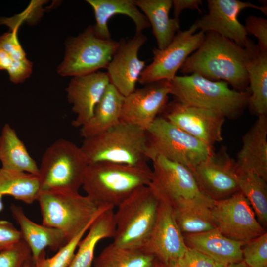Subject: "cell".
Returning a JSON list of instances; mask_svg holds the SVG:
<instances>
[{
    "label": "cell",
    "instance_id": "obj_1",
    "mask_svg": "<svg viewBox=\"0 0 267 267\" xmlns=\"http://www.w3.org/2000/svg\"><path fill=\"white\" fill-rule=\"evenodd\" d=\"M254 42L242 47L219 34L207 32L199 47L180 68L183 75L198 74L212 81H223L234 89L249 90L246 65Z\"/></svg>",
    "mask_w": 267,
    "mask_h": 267
},
{
    "label": "cell",
    "instance_id": "obj_2",
    "mask_svg": "<svg viewBox=\"0 0 267 267\" xmlns=\"http://www.w3.org/2000/svg\"><path fill=\"white\" fill-rule=\"evenodd\" d=\"M152 169L138 166L98 162L89 164L82 187L98 207H118L138 188L150 184Z\"/></svg>",
    "mask_w": 267,
    "mask_h": 267
},
{
    "label": "cell",
    "instance_id": "obj_3",
    "mask_svg": "<svg viewBox=\"0 0 267 267\" xmlns=\"http://www.w3.org/2000/svg\"><path fill=\"white\" fill-rule=\"evenodd\" d=\"M170 94L181 103L234 118L248 106L249 90L231 89L223 81H212L198 74L177 76L169 81Z\"/></svg>",
    "mask_w": 267,
    "mask_h": 267
},
{
    "label": "cell",
    "instance_id": "obj_4",
    "mask_svg": "<svg viewBox=\"0 0 267 267\" xmlns=\"http://www.w3.org/2000/svg\"><path fill=\"white\" fill-rule=\"evenodd\" d=\"M146 142V130L121 121L101 134L84 138L80 147L89 164L138 166L147 164Z\"/></svg>",
    "mask_w": 267,
    "mask_h": 267
},
{
    "label": "cell",
    "instance_id": "obj_5",
    "mask_svg": "<svg viewBox=\"0 0 267 267\" xmlns=\"http://www.w3.org/2000/svg\"><path fill=\"white\" fill-rule=\"evenodd\" d=\"M152 162L149 186L160 200L174 210L212 209L214 200L202 189L188 167L161 156Z\"/></svg>",
    "mask_w": 267,
    "mask_h": 267
},
{
    "label": "cell",
    "instance_id": "obj_6",
    "mask_svg": "<svg viewBox=\"0 0 267 267\" xmlns=\"http://www.w3.org/2000/svg\"><path fill=\"white\" fill-rule=\"evenodd\" d=\"M39 202L42 224L61 230L67 242L104 211L113 208L98 207L86 195L79 192L42 190Z\"/></svg>",
    "mask_w": 267,
    "mask_h": 267
},
{
    "label": "cell",
    "instance_id": "obj_7",
    "mask_svg": "<svg viewBox=\"0 0 267 267\" xmlns=\"http://www.w3.org/2000/svg\"><path fill=\"white\" fill-rule=\"evenodd\" d=\"M146 132L148 160L161 156L191 169L214 152V147L189 134L163 116L157 117Z\"/></svg>",
    "mask_w": 267,
    "mask_h": 267
},
{
    "label": "cell",
    "instance_id": "obj_8",
    "mask_svg": "<svg viewBox=\"0 0 267 267\" xmlns=\"http://www.w3.org/2000/svg\"><path fill=\"white\" fill-rule=\"evenodd\" d=\"M159 199L149 185L134 191L114 212L116 223L113 243L125 248L140 249L154 224Z\"/></svg>",
    "mask_w": 267,
    "mask_h": 267
},
{
    "label": "cell",
    "instance_id": "obj_9",
    "mask_svg": "<svg viewBox=\"0 0 267 267\" xmlns=\"http://www.w3.org/2000/svg\"><path fill=\"white\" fill-rule=\"evenodd\" d=\"M88 165L80 146L63 138L55 141L39 166L42 190L79 192Z\"/></svg>",
    "mask_w": 267,
    "mask_h": 267
},
{
    "label": "cell",
    "instance_id": "obj_10",
    "mask_svg": "<svg viewBox=\"0 0 267 267\" xmlns=\"http://www.w3.org/2000/svg\"><path fill=\"white\" fill-rule=\"evenodd\" d=\"M119 45V41L98 36L89 25L67 42L65 57L58 73L74 77L107 69Z\"/></svg>",
    "mask_w": 267,
    "mask_h": 267
},
{
    "label": "cell",
    "instance_id": "obj_11",
    "mask_svg": "<svg viewBox=\"0 0 267 267\" xmlns=\"http://www.w3.org/2000/svg\"><path fill=\"white\" fill-rule=\"evenodd\" d=\"M192 24L187 30H179L170 44L164 49H153L152 62L146 66L138 82L143 85L160 80H172L186 59L202 43L205 32Z\"/></svg>",
    "mask_w": 267,
    "mask_h": 267
},
{
    "label": "cell",
    "instance_id": "obj_12",
    "mask_svg": "<svg viewBox=\"0 0 267 267\" xmlns=\"http://www.w3.org/2000/svg\"><path fill=\"white\" fill-rule=\"evenodd\" d=\"M211 211L217 228L231 239L246 243L266 232L240 191L227 198L214 200Z\"/></svg>",
    "mask_w": 267,
    "mask_h": 267
},
{
    "label": "cell",
    "instance_id": "obj_13",
    "mask_svg": "<svg viewBox=\"0 0 267 267\" xmlns=\"http://www.w3.org/2000/svg\"><path fill=\"white\" fill-rule=\"evenodd\" d=\"M208 12L193 24L205 33L212 32L227 38L245 48L250 39L243 25L238 20L240 12L252 8L267 14V5L257 6L238 0H208Z\"/></svg>",
    "mask_w": 267,
    "mask_h": 267
},
{
    "label": "cell",
    "instance_id": "obj_14",
    "mask_svg": "<svg viewBox=\"0 0 267 267\" xmlns=\"http://www.w3.org/2000/svg\"><path fill=\"white\" fill-rule=\"evenodd\" d=\"M162 112L168 121L210 146L223 140L225 118L221 114L188 106L176 99L167 103Z\"/></svg>",
    "mask_w": 267,
    "mask_h": 267
},
{
    "label": "cell",
    "instance_id": "obj_15",
    "mask_svg": "<svg viewBox=\"0 0 267 267\" xmlns=\"http://www.w3.org/2000/svg\"><path fill=\"white\" fill-rule=\"evenodd\" d=\"M187 249L173 208L159 200L154 224L148 239L140 249L166 266L182 258Z\"/></svg>",
    "mask_w": 267,
    "mask_h": 267
},
{
    "label": "cell",
    "instance_id": "obj_16",
    "mask_svg": "<svg viewBox=\"0 0 267 267\" xmlns=\"http://www.w3.org/2000/svg\"><path fill=\"white\" fill-rule=\"evenodd\" d=\"M189 169L202 189L214 200L227 198L239 191L236 161L225 148Z\"/></svg>",
    "mask_w": 267,
    "mask_h": 267
},
{
    "label": "cell",
    "instance_id": "obj_17",
    "mask_svg": "<svg viewBox=\"0 0 267 267\" xmlns=\"http://www.w3.org/2000/svg\"><path fill=\"white\" fill-rule=\"evenodd\" d=\"M169 81L163 80L144 85L125 97L120 121L145 130L168 103Z\"/></svg>",
    "mask_w": 267,
    "mask_h": 267
},
{
    "label": "cell",
    "instance_id": "obj_18",
    "mask_svg": "<svg viewBox=\"0 0 267 267\" xmlns=\"http://www.w3.org/2000/svg\"><path fill=\"white\" fill-rule=\"evenodd\" d=\"M147 40L141 33L119 41V45L107 68L110 83L125 97L135 90L136 83L146 67V61L138 57V52Z\"/></svg>",
    "mask_w": 267,
    "mask_h": 267
},
{
    "label": "cell",
    "instance_id": "obj_19",
    "mask_svg": "<svg viewBox=\"0 0 267 267\" xmlns=\"http://www.w3.org/2000/svg\"><path fill=\"white\" fill-rule=\"evenodd\" d=\"M110 84L107 72L97 71L73 77L66 90L76 114L72 125L80 128L91 117L94 109Z\"/></svg>",
    "mask_w": 267,
    "mask_h": 267
},
{
    "label": "cell",
    "instance_id": "obj_20",
    "mask_svg": "<svg viewBox=\"0 0 267 267\" xmlns=\"http://www.w3.org/2000/svg\"><path fill=\"white\" fill-rule=\"evenodd\" d=\"M235 161L237 170L253 172L267 181V117L259 116L242 137Z\"/></svg>",
    "mask_w": 267,
    "mask_h": 267
},
{
    "label": "cell",
    "instance_id": "obj_21",
    "mask_svg": "<svg viewBox=\"0 0 267 267\" xmlns=\"http://www.w3.org/2000/svg\"><path fill=\"white\" fill-rule=\"evenodd\" d=\"M13 219L20 227L21 238L28 246L33 262L49 248L57 251L66 243L63 233L60 230L39 224L31 220L22 208L14 204L10 206Z\"/></svg>",
    "mask_w": 267,
    "mask_h": 267
},
{
    "label": "cell",
    "instance_id": "obj_22",
    "mask_svg": "<svg viewBox=\"0 0 267 267\" xmlns=\"http://www.w3.org/2000/svg\"><path fill=\"white\" fill-rule=\"evenodd\" d=\"M183 237L188 247L217 263L229 265L243 260L242 247L246 243L225 236L217 228L199 233L187 234Z\"/></svg>",
    "mask_w": 267,
    "mask_h": 267
},
{
    "label": "cell",
    "instance_id": "obj_23",
    "mask_svg": "<svg viewBox=\"0 0 267 267\" xmlns=\"http://www.w3.org/2000/svg\"><path fill=\"white\" fill-rule=\"evenodd\" d=\"M92 7L96 23L93 26L95 33L104 39H110L108 22L114 15L122 14L129 17L134 22L136 33L150 27L149 22L135 5L134 0H87Z\"/></svg>",
    "mask_w": 267,
    "mask_h": 267
},
{
    "label": "cell",
    "instance_id": "obj_24",
    "mask_svg": "<svg viewBox=\"0 0 267 267\" xmlns=\"http://www.w3.org/2000/svg\"><path fill=\"white\" fill-rule=\"evenodd\" d=\"M124 98L110 83L91 117L80 128L81 136L84 139L96 135L120 123Z\"/></svg>",
    "mask_w": 267,
    "mask_h": 267
},
{
    "label": "cell",
    "instance_id": "obj_25",
    "mask_svg": "<svg viewBox=\"0 0 267 267\" xmlns=\"http://www.w3.org/2000/svg\"><path fill=\"white\" fill-rule=\"evenodd\" d=\"M139 9L147 18L159 49L166 48L180 30L179 20L171 18L169 12L171 0H134Z\"/></svg>",
    "mask_w": 267,
    "mask_h": 267
},
{
    "label": "cell",
    "instance_id": "obj_26",
    "mask_svg": "<svg viewBox=\"0 0 267 267\" xmlns=\"http://www.w3.org/2000/svg\"><path fill=\"white\" fill-rule=\"evenodd\" d=\"M250 95L248 106L258 116L267 114V51L254 45L246 65Z\"/></svg>",
    "mask_w": 267,
    "mask_h": 267
},
{
    "label": "cell",
    "instance_id": "obj_27",
    "mask_svg": "<svg viewBox=\"0 0 267 267\" xmlns=\"http://www.w3.org/2000/svg\"><path fill=\"white\" fill-rule=\"evenodd\" d=\"M114 208L101 213L92 222L86 236L80 241L77 252L68 267H91L98 242L104 238H113L116 223Z\"/></svg>",
    "mask_w": 267,
    "mask_h": 267
},
{
    "label": "cell",
    "instance_id": "obj_28",
    "mask_svg": "<svg viewBox=\"0 0 267 267\" xmlns=\"http://www.w3.org/2000/svg\"><path fill=\"white\" fill-rule=\"evenodd\" d=\"M1 168L39 176V166L30 156L23 141L9 125L5 124L0 135Z\"/></svg>",
    "mask_w": 267,
    "mask_h": 267
},
{
    "label": "cell",
    "instance_id": "obj_29",
    "mask_svg": "<svg viewBox=\"0 0 267 267\" xmlns=\"http://www.w3.org/2000/svg\"><path fill=\"white\" fill-rule=\"evenodd\" d=\"M42 191L39 176L25 172L0 168V194L10 195L31 204Z\"/></svg>",
    "mask_w": 267,
    "mask_h": 267
},
{
    "label": "cell",
    "instance_id": "obj_30",
    "mask_svg": "<svg viewBox=\"0 0 267 267\" xmlns=\"http://www.w3.org/2000/svg\"><path fill=\"white\" fill-rule=\"evenodd\" d=\"M155 258L140 249L125 248L113 242L94 259L93 267H151Z\"/></svg>",
    "mask_w": 267,
    "mask_h": 267
},
{
    "label": "cell",
    "instance_id": "obj_31",
    "mask_svg": "<svg viewBox=\"0 0 267 267\" xmlns=\"http://www.w3.org/2000/svg\"><path fill=\"white\" fill-rule=\"evenodd\" d=\"M239 191L252 205L259 222L267 224V181L251 172L237 170Z\"/></svg>",
    "mask_w": 267,
    "mask_h": 267
},
{
    "label": "cell",
    "instance_id": "obj_32",
    "mask_svg": "<svg viewBox=\"0 0 267 267\" xmlns=\"http://www.w3.org/2000/svg\"><path fill=\"white\" fill-rule=\"evenodd\" d=\"M174 212L182 233H199L217 228L211 209H184L174 210Z\"/></svg>",
    "mask_w": 267,
    "mask_h": 267
},
{
    "label": "cell",
    "instance_id": "obj_33",
    "mask_svg": "<svg viewBox=\"0 0 267 267\" xmlns=\"http://www.w3.org/2000/svg\"><path fill=\"white\" fill-rule=\"evenodd\" d=\"M92 223L82 229L77 235L60 248L53 256L46 258L45 253L34 262V267H68L78 245Z\"/></svg>",
    "mask_w": 267,
    "mask_h": 267
},
{
    "label": "cell",
    "instance_id": "obj_34",
    "mask_svg": "<svg viewBox=\"0 0 267 267\" xmlns=\"http://www.w3.org/2000/svg\"><path fill=\"white\" fill-rule=\"evenodd\" d=\"M242 249L243 261L249 267H267V233L250 240Z\"/></svg>",
    "mask_w": 267,
    "mask_h": 267
},
{
    "label": "cell",
    "instance_id": "obj_35",
    "mask_svg": "<svg viewBox=\"0 0 267 267\" xmlns=\"http://www.w3.org/2000/svg\"><path fill=\"white\" fill-rule=\"evenodd\" d=\"M31 257L29 247L21 240L12 247L0 252V267H22Z\"/></svg>",
    "mask_w": 267,
    "mask_h": 267
},
{
    "label": "cell",
    "instance_id": "obj_36",
    "mask_svg": "<svg viewBox=\"0 0 267 267\" xmlns=\"http://www.w3.org/2000/svg\"><path fill=\"white\" fill-rule=\"evenodd\" d=\"M247 35L255 37L258 41L257 45L262 50L267 51V20L254 15L248 16L244 25Z\"/></svg>",
    "mask_w": 267,
    "mask_h": 267
},
{
    "label": "cell",
    "instance_id": "obj_37",
    "mask_svg": "<svg viewBox=\"0 0 267 267\" xmlns=\"http://www.w3.org/2000/svg\"><path fill=\"white\" fill-rule=\"evenodd\" d=\"M18 27L12 28L11 32L3 34L0 36V49L7 53L13 60L26 58V53L18 40Z\"/></svg>",
    "mask_w": 267,
    "mask_h": 267
},
{
    "label": "cell",
    "instance_id": "obj_38",
    "mask_svg": "<svg viewBox=\"0 0 267 267\" xmlns=\"http://www.w3.org/2000/svg\"><path fill=\"white\" fill-rule=\"evenodd\" d=\"M22 240L19 230L6 220H0V252L10 248Z\"/></svg>",
    "mask_w": 267,
    "mask_h": 267
},
{
    "label": "cell",
    "instance_id": "obj_39",
    "mask_svg": "<svg viewBox=\"0 0 267 267\" xmlns=\"http://www.w3.org/2000/svg\"><path fill=\"white\" fill-rule=\"evenodd\" d=\"M179 260L183 267H214L216 263L210 257L188 247L184 255Z\"/></svg>",
    "mask_w": 267,
    "mask_h": 267
},
{
    "label": "cell",
    "instance_id": "obj_40",
    "mask_svg": "<svg viewBox=\"0 0 267 267\" xmlns=\"http://www.w3.org/2000/svg\"><path fill=\"white\" fill-rule=\"evenodd\" d=\"M7 71L11 82L15 83H21L31 75L32 63L27 58L20 60H13Z\"/></svg>",
    "mask_w": 267,
    "mask_h": 267
},
{
    "label": "cell",
    "instance_id": "obj_41",
    "mask_svg": "<svg viewBox=\"0 0 267 267\" xmlns=\"http://www.w3.org/2000/svg\"><path fill=\"white\" fill-rule=\"evenodd\" d=\"M201 0H173L172 6L174 10V18L179 20L181 12L185 9L196 10L199 13L201 10L199 6L202 4Z\"/></svg>",
    "mask_w": 267,
    "mask_h": 267
},
{
    "label": "cell",
    "instance_id": "obj_42",
    "mask_svg": "<svg viewBox=\"0 0 267 267\" xmlns=\"http://www.w3.org/2000/svg\"><path fill=\"white\" fill-rule=\"evenodd\" d=\"M13 60L5 51L0 49V70H6L11 65Z\"/></svg>",
    "mask_w": 267,
    "mask_h": 267
},
{
    "label": "cell",
    "instance_id": "obj_43",
    "mask_svg": "<svg viewBox=\"0 0 267 267\" xmlns=\"http://www.w3.org/2000/svg\"><path fill=\"white\" fill-rule=\"evenodd\" d=\"M166 267H183L179 260L170 262Z\"/></svg>",
    "mask_w": 267,
    "mask_h": 267
},
{
    "label": "cell",
    "instance_id": "obj_44",
    "mask_svg": "<svg viewBox=\"0 0 267 267\" xmlns=\"http://www.w3.org/2000/svg\"><path fill=\"white\" fill-rule=\"evenodd\" d=\"M228 267H249L243 261L238 263L231 264L228 265Z\"/></svg>",
    "mask_w": 267,
    "mask_h": 267
},
{
    "label": "cell",
    "instance_id": "obj_45",
    "mask_svg": "<svg viewBox=\"0 0 267 267\" xmlns=\"http://www.w3.org/2000/svg\"><path fill=\"white\" fill-rule=\"evenodd\" d=\"M22 267H34V262L32 257L28 259L23 264Z\"/></svg>",
    "mask_w": 267,
    "mask_h": 267
},
{
    "label": "cell",
    "instance_id": "obj_46",
    "mask_svg": "<svg viewBox=\"0 0 267 267\" xmlns=\"http://www.w3.org/2000/svg\"><path fill=\"white\" fill-rule=\"evenodd\" d=\"M151 267H166L165 265L155 259L154 263Z\"/></svg>",
    "mask_w": 267,
    "mask_h": 267
},
{
    "label": "cell",
    "instance_id": "obj_47",
    "mask_svg": "<svg viewBox=\"0 0 267 267\" xmlns=\"http://www.w3.org/2000/svg\"><path fill=\"white\" fill-rule=\"evenodd\" d=\"M3 209V203L2 201V196L0 194V212Z\"/></svg>",
    "mask_w": 267,
    "mask_h": 267
},
{
    "label": "cell",
    "instance_id": "obj_48",
    "mask_svg": "<svg viewBox=\"0 0 267 267\" xmlns=\"http://www.w3.org/2000/svg\"><path fill=\"white\" fill-rule=\"evenodd\" d=\"M214 267H228V265L216 262Z\"/></svg>",
    "mask_w": 267,
    "mask_h": 267
}]
</instances>
